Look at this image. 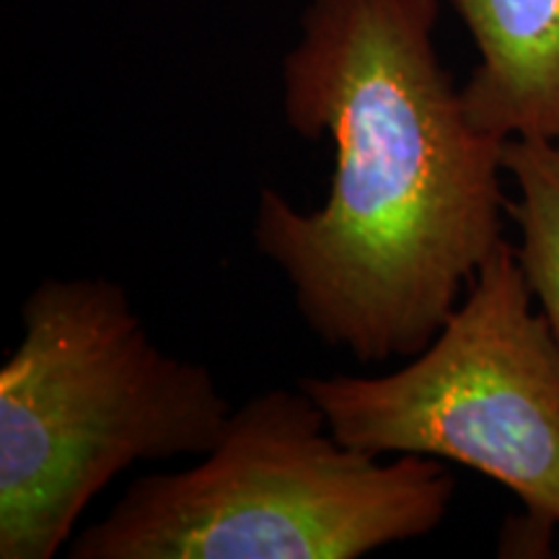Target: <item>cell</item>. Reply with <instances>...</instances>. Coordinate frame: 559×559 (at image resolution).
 Masks as SVG:
<instances>
[{"label": "cell", "mask_w": 559, "mask_h": 559, "mask_svg": "<svg viewBox=\"0 0 559 559\" xmlns=\"http://www.w3.org/2000/svg\"><path fill=\"white\" fill-rule=\"evenodd\" d=\"M502 166L515 181V200H508L521 236L515 254L559 340V140H506Z\"/></svg>", "instance_id": "8992f818"}, {"label": "cell", "mask_w": 559, "mask_h": 559, "mask_svg": "<svg viewBox=\"0 0 559 559\" xmlns=\"http://www.w3.org/2000/svg\"><path fill=\"white\" fill-rule=\"evenodd\" d=\"M502 241L432 342L383 376H309L298 389L342 443L415 453L500 481L526 526H559V340Z\"/></svg>", "instance_id": "277c9868"}, {"label": "cell", "mask_w": 559, "mask_h": 559, "mask_svg": "<svg viewBox=\"0 0 559 559\" xmlns=\"http://www.w3.org/2000/svg\"><path fill=\"white\" fill-rule=\"evenodd\" d=\"M456 479L440 459L381 461L334 436L304 389L230 412L198 466L140 477L70 559H358L430 534Z\"/></svg>", "instance_id": "3957f363"}, {"label": "cell", "mask_w": 559, "mask_h": 559, "mask_svg": "<svg viewBox=\"0 0 559 559\" xmlns=\"http://www.w3.org/2000/svg\"><path fill=\"white\" fill-rule=\"evenodd\" d=\"M479 50L461 88L472 124L498 140H559V0H440Z\"/></svg>", "instance_id": "5b68a950"}, {"label": "cell", "mask_w": 559, "mask_h": 559, "mask_svg": "<svg viewBox=\"0 0 559 559\" xmlns=\"http://www.w3.org/2000/svg\"><path fill=\"white\" fill-rule=\"evenodd\" d=\"M440 0H311L283 60L293 132L330 138L326 202L262 190L257 249L306 326L360 362L412 358L506 241L502 148L440 66Z\"/></svg>", "instance_id": "6da1fadb"}, {"label": "cell", "mask_w": 559, "mask_h": 559, "mask_svg": "<svg viewBox=\"0 0 559 559\" xmlns=\"http://www.w3.org/2000/svg\"><path fill=\"white\" fill-rule=\"evenodd\" d=\"M0 368V559H52L88 502L140 461L205 456L230 404L164 353L107 277H47Z\"/></svg>", "instance_id": "7a4b0ae2"}]
</instances>
